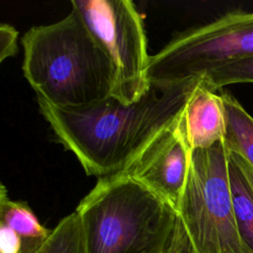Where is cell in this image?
<instances>
[{
  "mask_svg": "<svg viewBox=\"0 0 253 253\" xmlns=\"http://www.w3.org/2000/svg\"><path fill=\"white\" fill-rule=\"evenodd\" d=\"M201 77L164 88L151 86L138 101L114 97L76 109H58L38 99L40 113L58 141L88 176L124 173L141 152L181 117Z\"/></svg>",
  "mask_w": 253,
  "mask_h": 253,
  "instance_id": "obj_1",
  "label": "cell"
},
{
  "mask_svg": "<svg viewBox=\"0 0 253 253\" xmlns=\"http://www.w3.org/2000/svg\"><path fill=\"white\" fill-rule=\"evenodd\" d=\"M21 42L23 73L38 99L76 109L112 96L113 66L72 10L55 23L31 28Z\"/></svg>",
  "mask_w": 253,
  "mask_h": 253,
  "instance_id": "obj_2",
  "label": "cell"
},
{
  "mask_svg": "<svg viewBox=\"0 0 253 253\" xmlns=\"http://www.w3.org/2000/svg\"><path fill=\"white\" fill-rule=\"evenodd\" d=\"M86 253H175L177 211L126 174L98 179L75 210Z\"/></svg>",
  "mask_w": 253,
  "mask_h": 253,
  "instance_id": "obj_3",
  "label": "cell"
},
{
  "mask_svg": "<svg viewBox=\"0 0 253 253\" xmlns=\"http://www.w3.org/2000/svg\"><path fill=\"white\" fill-rule=\"evenodd\" d=\"M177 214L183 253H243L233 213L224 140L192 151Z\"/></svg>",
  "mask_w": 253,
  "mask_h": 253,
  "instance_id": "obj_4",
  "label": "cell"
},
{
  "mask_svg": "<svg viewBox=\"0 0 253 253\" xmlns=\"http://www.w3.org/2000/svg\"><path fill=\"white\" fill-rule=\"evenodd\" d=\"M253 57V12L235 10L176 35L150 56L147 77L164 88Z\"/></svg>",
  "mask_w": 253,
  "mask_h": 253,
  "instance_id": "obj_5",
  "label": "cell"
},
{
  "mask_svg": "<svg viewBox=\"0 0 253 253\" xmlns=\"http://www.w3.org/2000/svg\"><path fill=\"white\" fill-rule=\"evenodd\" d=\"M81 19L108 56L114 70L112 97L131 104L151 85L147 77L150 55L143 23L130 0H71Z\"/></svg>",
  "mask_w": 253,
  "mask_h": 253,
  "instance_id": "obj_6",
  "label": "cell"
},
{
  "mask_svg": "<svg viewBox=\"0 0 253 253\" xmlns=\"http://www.w3.org/2000/svg\"><path fill=\"white\" fill-rule=\"evenodd\" d=\"M191 154L179 118L141 152L124 174L163 199L177 211L187 183Z\"/></svg>",
  "mask_w": 253,
  "mask_h": 253,
  "instance_id": "obj_7",
  "label": "cell"
},
{
  "mask_svg": "<svg viewBox=\"0 0 253 253\" xmlns=\"http://www.w3.org/2000/svg\"><path fill=\"white\" fill-rule=\"evenodd\" d=\"M180 123L192 151L207 149L224 140L226 116L221 93L210 88L201 77Z\"/></svg>",
  "mask_w": 253,
  "mask_h": 253,
  "instance_id": "obj_8",
  "label": "cell"
},
{
  "mask_svg": "<svg viewBox=\"0 0 253 253\" xmlns=\"http://www.w3.org/2000/svg\"><path fill=\"white\" fill-rule=\"evenodd\" d=\"M0 224L13 229L22 239V253H35L48 238L50 229L44 227L25 202L12 201L1 184Z\"/></svg>",
  "mask_w": 253,
  "mask_h": 253,
  "instance_id": "obj_9",
  "label": "cell"
},
{
  "mask_svg": "<svg viewBox=\"0 0 253 253\" xmlns=\"http://www.w3.org/2000/svg\"><path fill=\"white\" fill-rule=\"evenodd\" d=\"M228 178L233 213L243 253H253V191L229 151Z\"/></svg>",
  "mask_w": 253,
  "mask_h": 253,
  "instance_id": "obj_10",
  "label": "cell"
},
{
  "mask_svg": "<svg viewBox=\"0 0 253 253\" xmlns=\"http://www.w3.org/2000/svg\"><path fill=\"white\" fill-rule=\"evenodd\" d=\"M226 116L224 143L253 168V118L229 92H221Z\"/></svg>",
  "mask_w": 253,
  "mask_h": 253,
  "instance_id": "obj_11",
  "label": "cell"
},
{
  "mask_svg": "<svg viewBox=\"0 0 253 253\" xmlns=\"http://www.w3.org/2000/svg\"><path fill=\"white\" fill-rule=\"evenodd\" d=\"M35 253H86L81 221L75 211L60 219Z\"/></svg>",
  "mask_w": 253,
  "mask_h": 253,
  "instance_id": "obj_12",
  "label": "cell"
},
{
  "mask_svg": "<svg viewBox=\"0 0 253 253\" xmlns=\"http://www.w3.org/2000/svg\"><path fill=\"white\" fill-rule=\"evenodd\" d=\"M202 78L214 91L230 84L253 83V57L216 68L202 76Z\"/></svg>",
  "mask_w": 253,
  "mask_h": 253,
  "instance_id": "obj_13",
  "label": "cell"
},
{
  "mask_svg": "<svg viewBox=\"0 0 253 253\" xmlns=\"http://www.w3.org/2000/svg\"><path fill=\"white\" fill-rule=\"evenodd\" d=\"M18 32L9 24L0 26V61L13 56L17 51Z\"/></svg>",
  "mask_w": 253,
  "mask_h": 253,
  "instance_id": "obj_14",
  "label": "cell"
},
{
  "mask_svg": "<svg viewBox=\"0 0 253 253\" xmlns=\"http://www.w3.org/2000/svg\"><path fill=\"white\" fill-rule=\"evenodd\" d=\"M0 253H22L21 237L4 224H0Z\"/></svg>",
  "mask_w": 253,
  "mask_h": 253,
  "instance_id": "obj_15",
  "label": "cell"
},
{
  "mask_svg": "<svg viewBox=\"0 0 253 253\" xmlns=\"http://www.w3.org/2000/svg\"><path fill=\"white\" fill-rule=\"evenodd\" d=\"M229 151V150H228ZM229 154L231 155V157L233 158V160L237 163V165L239 166V168L241 169L243 175L245 176L248 184L250 185L252 191H253V168L251 167V165L245 161L241 156H239L238 154L232 152V151H229Z\"/></svg>",
  "mask_w": 253,
  "mask_h": 253,
  "instance_id": "obj_16",
  "label": "cell"
}]
</instances>
